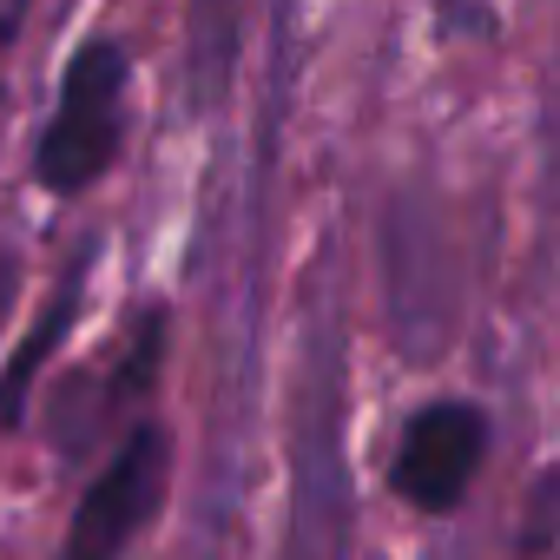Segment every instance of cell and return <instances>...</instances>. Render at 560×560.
Returning <instances> with one entry per match:
<instances>
[{
  "instance_id": "3957f363",
  "label": "cell",
  "mask_w": 560,
  "mask_h": 560,
  "mask_svg": "<svg viewBox=\"0 0 560 560\" xmlns=\"http://www.w3.org/2000/svg\"><path fill=\"white\" fill-rule=\"evenodd\" d=\"M165 462H172V435L159 422H132L126 442L113 448V462L86 481V494L67 521L60 560H119L165 494Z\"/></svg>"
},
{
  "instance_id": "7a4b0ae2",
  "label": "cell",
  "mask_w": 560,
  "mask_h": 560,
  "mask_svg": "<svg viewBox=\"0 0 560 560\" xmlns=\"http://www.w3.org/2000/svg\"><path fill=\"white\" fill-rule=\"evenodd\" d=\"M488 442H494V422H488L481 402H468V396H435V402H422V409L402 422L396 455H389V488H396L416 514H448V508H462V494L475 488Z\"/></svg>"
},
{
  "instance_id": "6da1fadb",
  "label": "cell",
  "mask_w": 560,
  "mask_h": 560,
  "mask_svg": "<svg viewBox=\"0 0 560 560\" xmlns=\"http://www.w3.org/2000/svg\"><path fill=\"white\" fill-rule=\"evenodd\" d=\"M126 80H132V54L113 34H93L73 47L60 93H54V119L34 145V178L54 198H80L86 185H100L113 172V159L126 152Z\"/></svg>"
},
{
  "instance_id": "5b68a950",
  "label": "cell",
  "mask_w": 560,
  "mask_h": 560,
  "mask_svg": "<svg viewBox=\"0 0 560 560\" xmlns=\"http://www.w3.org/2000/svg\"><path fill=\"white\" fill-rule=\"evenodd\" d=\"M8 298H14V264L0 257V311H8Z\"/></svg>"
},
{
  "instance_id": "277c9868",
  "label": "cell",
  "mask_w": 560,
  "mask_h": 560,
  "mask_svg": "<svg viewBox=\"0 0 560 560\" xmlns=\"http://www.w3.org/2000/svg\"><path fill=\"white\" fill-rule=\"evenodd\" d=\"M86 277H93V244L80 250V257H67V270H60V284H54V298L40 304V317H34V330L14 343V357H8V370H0V429H21L27 422V396H34V383H40V370L54 363V350L73 337V317H80V298H86Z\"/></svg>"
}]
</instances>
